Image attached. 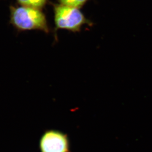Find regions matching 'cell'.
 Listing matches in <instances>:
<instances>
[{"label": "cell", "mask_w": 152, "mask_h": 152, "mask_svg": "<svg viewBox=\"0 0 152 152\" xmlns=\"http://www.w3.org/2000/svg\"><path fill=\"white\" fill-rule=\"evenodd\" d=\"M10 11V22L18 31L39 30L45 33H49L48 20L42 10L12 5Z\"/></svg>", "instance_id": "1"}, {"label": "cell", "mask_w": 152, "mask_h": 152, "mask_svg": "<svg viewBox=\"0 0 152 152\" xmlns=\"http://www.w3.org/2000/svg\"><path fill=\"white\" fill-rule=\"evenodd\" d=\"M52 4L54 11L55 32L59 29H64L75 33L80 32L84 25H93L91 20L86 18L80 9L60 4L53 3Z\"/></svg>", "instance_id": "2"}, {"label": "cell", "mask_w": 152, "mask_h": 152, "mask_svg": "<svg viewBox=\"0 0 152 152\" xmlns=\"http://www.w3.org/2000/svg\"><path fill=\"white\" fill-rule=\"evenodd\" d=\"M39 148L41 152H69L68 136L59 131H46L40 138Z\"/></svg>", "instance_id": "3"}, {"label": "cell", "mask_w": 152, "mask_h": 152, "mask_svg": "<svg viewBox=\"0 0 152 152\" xmlns=\"http://www.w3.org/2000/svg\"><path fill=\"white\" fill-rule=\"evenodd\" d=\"M20 6L42 10L46 6L48 0H16Z\"/></svg>", "instance_id": "4"}, {"label": "cell", "mask_w": 152, "mask_h": 152, "mask_svg": "<svg viewBox=\"0 0 152 152\" xmlns=\"http://www.w3.org/2000/svg\"><path fill=\"white\" fill-rule=\"evenodd\" d=\"M60 4L72 7L81 9L89 0H57Z\"/></svg>", "instance_id": "5"}]
</instances>
